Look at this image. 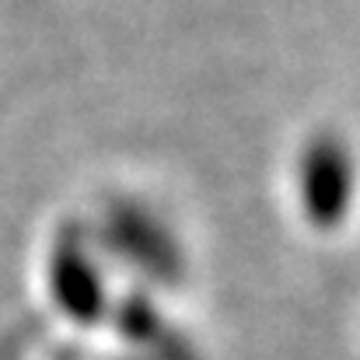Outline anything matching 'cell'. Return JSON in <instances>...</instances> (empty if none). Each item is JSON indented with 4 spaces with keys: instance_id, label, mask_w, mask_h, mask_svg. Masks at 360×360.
I'll return each mask as SVG.
<instances>
[{
    "instance_id": "cell-1",
    "label": "cell",
    "mask_w": 360,
    "mask_h": 360,
    "mask_svg": "<svg viewBox=\"0 0 360 360\" xmlns=\"http://www.w3.org/2000/svg\"><path fill=\"white\" fill-rule=\"evenodd\" d=\"M354 196V161L343 140L322 136L301 158V200L319 228L343 221Z\"/></svg>"
}]
</instances>
